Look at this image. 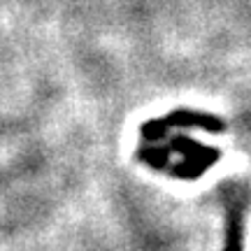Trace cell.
I'll list each match as a JSON object with an SVG mask.
<instances>
[{"instance_id":"cell-1","label":"cell","mask_w":251,"mask_h":251,"mask_svg":"<svg viewBox=\"0 0 251 251\" xmlns=\"http://www.w3.org/2000/svg\"><path fill=\"white\" fill-rule=\"evenodd\" d=\"M168 126H200L205 128L207 133H224L226 124L219 117H212V114H205V112H193V109H175L172 114L158 119V121H149V124L142 126V135L144 137H158L163 133V128Z\"/></svg>"}]
</instances>
